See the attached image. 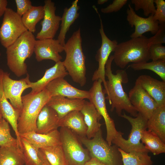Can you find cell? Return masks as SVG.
Returning a JSON list of instances; mask_svg holds the SVG:
<instances>
[{
  "label": "cell",
  "mask_w": 165,
  "mask_h": 165,
  "mask_svg": "<svg viewBox=\"0 0 165 165\" xmlns=\"http://www.w3.org/2000/svg\"><path fill=\"white\" fill-rule=\"evenodd\" d=\"M59 120L56 111L51 107L45 105L37 117L36 132L46 134L57 130L59 127Z\"/></svg>",
  "instance_id": "20"
},
{
  "label": "cell",
  "mask_w": 165,
  "mask_h": 165,
  "mask_svg": "<svg viewBox=\"0 0 165 165\" xmlns=\"http://www.w3.org/2000/svg\"><path fill=\"white\" fill-rule=\"evenodd\" d=\"M0 56H1V53H0Z\"/></svg>",
  "instance_id": "46"
},
{
  "label": "cell",
  "mask_w": 165,
  "mask_h": 165,
  "mask_svg": "<svg viewBox=\"0 0 165 165\" xmlns=\"http://www.w3.org/2000/svg\"><path fill=\"white\" fill-rule=\"evenodd\" d=\"M17 11L16 13L20 17L26 13L32 6L29 0H15Z\"/></svg>",
  "instance_id": "40"
},
{
  "label": "cell",
  "mask_w": 165,
  "mask_h": 165,
  "mask_svg": "<svg viewBox=\"0 0 165 165\" xmlns=\"http://www.w3.org/2000/svg\"><path fill=\"white\" fill-rule=\"evenodd\" d=\"M24 164V155L19 146L0 147V165Z\"/></svg>",
  "instance_id": "27"
},
{
  "label": "cell",
  "mask_w": 165,
  "mask_h": 165,
  "mask_svg": "<svg viewBox=\"0 0 165 165\" xmlns=\"http://www.w3.org/2000/svg\"><path fill=\"white\" fill-rule=\"evenodd\" d=\"M131 2L134 5L136 11L142 9L145 16L153 15L155 13L154 0H131Z\"/></svg>",
  "instance_id": "35"
},
{
  "label": "cell",
  "mask_w": 165,
  "mask_h": 165,
  "mask_svg": "<svg viewBox=\"0 0 165 165\" xmlns=\"http://www.w3.org/2000/svg\"><path fill=\"white\" fill-rule=\"evenodd\" d=\"M43 6L44 15L41 23L42 28L37 34L38 40L53 38L58 30L61 17L55 14L56 7L51 0H46Z\"/></svg>",
  "instance_id": "14"
},
{
  "label": "cell",
  "mask_w": 165,
  "mask_h": 165,
  "mask_svg": "<svg viewBox=\"0 0 165 165\" xmlns=\"http://www.w3.org/2000/svg\"><path fill=\"white\" fill-rule=\"evenodd\" d=\"M151 45L149 38L144 35L118 44L114 51L113 61L122 69L130 63L148 62Z\"/></svg>",
  "instance_id": "5"
},
{
  "label": "cell",
  "mask_w": 165,
  "mask_h": 165,
  "mask_svg": "<svg viewBox=\"0 0 165 165\" xmlns=\"http://www.w3.org/2000/svg\"><path fill=\"white\" fill-rule=\"evenodd\" d=\"M46 89L51 97L59 96L68 98L88 100L90 98L89 91L76 88L63 78L53 80L47 85Z\"/></svg>",
  "instance_id": "17"
},
{
  "label": "cell",
  "mask_w": 165,
  "mask_h": 165,
  "mask_svg": "<svg viewBox=\"0 0 165 165\" xmlns=\"http://www.w3.org/2000/svg\"><path fill=\"white\" fill-rule=\"evenodd\" d=\"M113 59V55L109 56L105 66V76L108 79L106 81V89H103L105 94H107L105 98L111 105L112 112L115 109L117 114L120 116L124 110L131 116L136 117L138 112L131 104L122 86L123 83H127L128 81L127 73L123 69L117 70L116 74L112 73L111 66Z\"/></svg>",
  "instance_id": "1"
},
{
  "label": "cell",
  "mask_w": 165,
  "mask_h": 165,
  "mask_svg": "<svg viewBox=\"0 0 165 165\" xmlns=\"http://www.w3.org/2000/svg\"><path fill=\"white\" fill-rule=\"evenodd\" d=\"M98 15L100 21V27L99 32L101 38V47L98 50L95 56L96 61L98 62V66L95 71L92 77V80L95 81L99 79L103 82L106 89V81L105 79V66L107 62L111 52L114 51L118 44L117 40H111L106 35L104 29L100 15L97 9H95Z\"/></svg>",
  "instance_id": "12"
},
{
  "label": "cell",
  "mask_w": 165,
  "mask_h": 165,
  "mask_svg": "<svg viewBox=\"0 0 165 165\" xmlns=\"http://www.w3.org/2000/svg\"><path fill=\"white\" fill-rule=\"evenodd\" d=\"M20 138L21 146L26 165H45L39 157L37 149L24 138Z\"/></svg>",
  "instance_id": "32"
},
{
  "label": "cell",
  "mask_w": 165,
  "mask_h": 165,
  "mask_svg": "<svg viewBox=\"0 0 165 165\" xmlns=\"http://www.w3.org/2000/svg\"><path fill=\"white\" fill-rule=\"evenodd\" d=\"M51 97L46 88L38 93L30 92L22 96V107L18 119L19 134L36 132L37 117Z\"/></svg>",
  "instance_id": "4"
},
{
  "label": "cell",
  "mask_w": 165,
  "mask_h": 165,
  "mask_svg": "<svg viewBox=\"0 0 165 165\" xmlns=\"http://www.w3.org/2000/svg\"><path fill=\"white\" fill-rule=\"evenodd\" d=\"M39 150L50 165H68L61 144Z\"/></svg>",
  "instance_id": "31"
},
{
  "label": "cell",
  "mask_w": 165,
  "mask_h": 165,
  "mask_svg": "<svg viewBox=\"0 0 165 165\" xmlns=\"http://www.w3.org/2000/svg\"><path fill=\"white\" fill-rule=\"evenodd\" d=\"M84 165H105L97 159L91 158L86 161Z\"/></svg>",
  "instance_id": "42"
},
{
  "label": "cell",
  "mask_w": 165,
  "mask_h": 165,
  "mask_svg": "<svg viewBox=\"0 0 165 165\" xmlns=\"http://www.w3.org/2000/svg\"><path fill=\"white\" fill-rule=\"evenodd\" d=\"M78 0L73 1L69 8H64L61 17V27L57 40L63 46L65 44L66 34L70 27L79 17V15L78 11L80 7L78 5Z\"/></svg>",
  "instance_id": "25"
},
{
  "label": "cell",
  "mask_w": 165,
  "mask_h": 165,
  "mask_svg": "<svg viewBox=\"0 0 165 165\" xmlns=\"http://www.w3.org/2000/svg\"><path fill=\"white\" fill-rule=\"evenodd\" d=\"M35 41L33 33L27 31L6 48L7 65L16 76L21 77L27 73L25 61L34 53Z\"/></svg>",
  "instance_id": "3"
},
{
  "label": "cell",
  "mask_w": 165,
  "mask_h": 165,
  "mask_svg": "<svg viewBox=\"0 0 165 165\" xmlns=\"http://www.w3.org/2000/svg\"><path fill=\"white\" fill-rule=\"evenodd\" d=\"M80 111L83 116L87 127L86 137L91 139L101 129L102 124L100 123V120L102 117L94 105L86 100Z\"/></svg>",
  "instance_id": "22"
},
{
  "label": "cell",
  "mask_w": 165,
  "mask_h": 165,
  "mask_svg": "<svg viewBox=\"0 0 165 165\" xmlns=\"http://www.w3.org/2000/svg\"><path fill=\"white\" fill-rule=\"evenodd\" d=\"M38 153L39 157L43 162L45 165H50L46 159L44 155L39 149L38 152Z\"/></svg>",
  "instance_id": "43"
},
{
  "label": "cell",
  "mask_w": 165,
  "mask_h": 165,
  "mask_svg": "<svg viewBox=\"0 0 165 165\" xmlns=\"http://www.w3.org/2000/svg\"><path fill=\"white\" fill-rule=\"evenodd\" d=\"M122 157L123 165H152L148 152L133 151L126 152L118 148Z\"/></svg>",
  "instance_id": "30"
},
{
  "label": "cell",
  "mask_w": 165,
  "mask_h": 165,
  "mask_svg": "<svg viewBox=\"0 0 165 165\" xmlns=\"http://www.w3.org/2000/svg\"><path fill=\"white\" fill-rule=\"evenodd\" d=\"M38 149L61 145L60 132L57 130L47 134H41L31 132L19 134Z\"/></svg>",
  "instance_id": "23"
},
{
  "label": "cell",
  "mask_w": 165,
  "mask_h": 165,
  "mask_svg": "<svg viewBox=\"0 0 165 165\" xmlns=\"http://www.w3.org/2000/svg\"><path fill=\"white\" fill-rule=\"evenodd\" d=\"M29 75L19 80L12 79L10 73L4 72L2 79V85L5 96L19 115L22 107V94L26 89L31 87Z\"/></svg>",
  "instance_id": "11"
},
{
  "label": "cell",
  "mask_w": 165,
  "mask_h": 165,
  "mask_svg": "<svg viewBox=\"0 0 165 165\" xmlns=\"http://www.w3.org/2000/svg\"><path fill=\"white\" fill-rule=\"evenodd\" d=\"M0 27V42L6 48L27 31L21 17L12 9L7 8Z\"/></svg>",
  "instance_id": "10"
},
{
  "label": "cell",
  "mask_w": 165,
  "mask_h": 165,
  "mask_svg": "<svg viewBox=\"0 0 165 165\" xmlns=\"http://www.w3.org/2000/svg\"><path fill=\"white\" fill-rule=\"evenodd\" d=\"M88 150L91 158H95L105 165H123L121 154L116 145H109L104 139L100 129L92 138L79 137Z\"/></svg>",
  "instance_id": "6"
},
{
  "label": "cell",
  "mask_w": 165,
  "mask_h": 165,
  "mask_svg": "<svg viewBox=\"0 0 165 165\" xmlns=\"http://www.w3.org/2000/svg\"><path fill=\"white\" fill-rule=\"evenodd\" d=\"M150 59L152 61L165 60V46L161 44L151 45L149 49Z\"/></svg>",
  "instance_id": "36"
},
{
  "label": "cell",
  "mask_w": 165,
  "mask_h": 165,
  "mask_svg": "<svg viewBox=\"0 0 165 165\" xmlns=\"http://www.w3.org/2000/svg\"><path fill=\"white\" fill-rule=\"evenodd\" d=\"M156 11L153 18L159 24H165V2L163 0H154Z\"/></svg>",
  "instance_id": "37"
},
{
  "label": "cell",
  "mask_w": 165,
  "mask_h": 165,
  "mask_svg": "<svg viewBox=\"0 0 165 165\" xmlns=\"http://www.w3.org/2000/svg\"><path fill=\"white\" fill-rule=\"evenodd\" d=\"M85 101L83 99L68 98L59 96H53L51 97L46 105L56 111L60 119L72 111H80Z\"/></svg>",
  "instance_id": "19"
},
{
  "label": "cell",
  "mask_w": 165,
  "mask_h": 165,
  "mask_svg": "<svg viewBox=\"0 0 165 165\" xmlns=\"http://www.w3.org/2000/svg\"><path fill=\"white\" fill-rule=\"evenodd\" d=\"M25 165V164H24V165Z\"/></svg>",
  "instance_id": "47"
},
{
  "label": "cell",
  "mask_w": 165,
  "mask_h": 165,
  "mask_svg": "<svg viewBox=\"0 0 165 165\" xmlns=\"http://www.w3.org/2000/svg\"><path fill=\"white\" fill-rule=\"evenodd\" d=\"M141 140L145 148L156 155L165 152V143L154 133L145 130L142 134Z\"/></svg>",
  "instance_id": "28"
},
{
  "label": "cell",
  "mask_w": 165,
  "mask_h": 165,
  "mask_svg": "<svg viewBox=\"0 0 165 165\" xmlns=\"http://www.w3.org/2000/svg\"><path fill=\"white\" fill-rule=\"evenodd\" d=\"M127 1V0H114L106 7L101 8V12L104 13L118 12L126 4Z\"/></svg>",
  "instance_id": "38"
},
{
  "label": "cell",
  "mask_w": 165,
  "mask_h": 165,
  "mask_svg": "<svg viewBox=\"0 0 165 165\" xmlns=\"http://www.w3.org/2000/svg\"><path fill=\"white\" fill-rule=\"evenodd\" d=\"M59 127L69 128L79 137H86L87 127L79 111H72L60 119Z\"/></svg>",
  "instance_id": "24"
},
{
  "label": "cell",
  "mask_w": 165,
  "mask_h": 165,
  "mask_svg": "<svg viewBox=\"0 0 165 165\" xmlns=\"http://www.w3.org/2000/svg\"><path fill=\"white\" fill-rule=\"evenodd\" d=\"M44 15L43 6H32L22 16L21 19L27 30L33 33L36 31V24L43 19Z\"/></svg>",
  "instance_id": "29"
},
{
  "label": "cell",
  "mask_w": 165,
  "mask_h": 165,
  "mask_svg": "<svg viewBox=\"0 0 165 165\" xmlns=\"http://www.w3.org/2000/svg\"><path fill=\"white\" fill-rule=\"evenodd\" d=\"M100 79L94 81L89 92L90 98L89 100L92 103L104 120L106 126L107 135L106 141L112 145V141L118 131L116 128L114 120L109 115L106 108L105 97Z\"/></svg>",
  "instance_id": "9"
},
{
  "label": "cell",
  "mask_w": 165,
  "mask_h": 165,
  "mask_svg": "<svg viewBox=\"0 0 165 165\" xmlns=\"http://www.w3.org/2000/svg\"><path fill=\"white\" fill-rule=\"evenodd\" d=\"M151 45L165 43V24H159V29L153 36L149 38Z\"/></svg>",
  "instance_id": "39"
},
{
  "label": "cell",
  "mask_w": 165,
  "mask_h": 165,
  "mask_svg": "<svg viewBox=\"0 0 165 165\" xmlns=\"http://www.w3.org/2000/svg\"><path fill=\"white\" fill-rule=\"evenodd\" d=\"M7 0H0V18L3 16L7 8Z\"/></svg>",
  "instance_id": "41"
},
{
  "label": "cell",
  "mask_w": 165,
  "mask_h": 165,
  "mask_svg": "<svg viewBox=\"0 0 165 165\" xmlns=\"http://www.w3.org/2000/svg\"><path fill=\"white\" fill-rule=\"evenodd\" d=\"M148 130L156 134L165 143V105L158 107L148 119Z\"/></svg>",
  "instance_id": "26"
},
{
  "label": "cell",
  "mask_w": 165,
  "mask_h": 165,
  "mask_svg": "<svg viewBox=\"0 0 165 165\" xmlns=\"http://www.w3.org/2000/svg\"><path fill=\"white\" fill-rule=\"evenodd\" d=\"M129 100L136 111L147 119L158 107L154 99L138 84L130 90Z\"/></svg>",
  "instance_id": "13"
},
{
  "label": "cell",
  "mask_w": 165,
  "mask_h": 165,
  "mask_svg": "<svg viewBox=\"0 0 165 165\" xmlns=\"http://www.w3.org/2000/svg\"><path fill=\"white\" fill-rule=\"evenodd\" d=\"M139 84L156 101L158 107L165 105V82L147 75H141L135 82Z\"/></svg>",
  "instance_id": "18"
},
{
  "label": "cell",
  "mask_w": 165,
  "mask_h": 165,
  "mask_svg": "<svg viewBox=\"0 0 165 165\" xmlns=\"http://www.w3.org/2000/svg\"><path fill=\"white\" fill-rule=\"evenodd\" d=\"M120 117L128 121L131 126V130L127 140L123 137L122 132L118 131L112 144L126 152L133 151L149 152L140 142L142 132L147 129L148 119L139 112L134 118L127 115L124 112Z\"/></svg>",
  "instance_id": "7"
},
{
  "label": "cell",
  "mask_w": 165,
  "mask_h": 165,
  "mask_svg": "<svg viewBox=\"0 0 165 165\" xmlns=\"http://www.w3.org/2000/svg\"><path fill=\"white\" fill-rule=\"evenodd\" d=\"M68 73L64 66L63 61H60L56 63L53 67L46 71L43 76L35 82H31L30 93H38L46 88L47 85L53 80L66 76Z\"/></svg>",
  "instance_id": "21"
},
{
  "label": "cell",
  "mask_w": 165,
  "mask_h": 165,
  "mask_svg": "<svg viewBox=\"0 0 165 165\" xmlns=\"http://www.w3.org/2000/svg\"><path fill=\"white\" fill-rule=\"evenodd\" d=\"M18 146L17 139L10 133L9 124L2 118L0 120V147Z\"/></svg>",
  "instance_id": "34"
},
{
  "label": "cell",
  "mask_w": 165,
  "mask_h": 165,
  "mask_svg": "<svg viewBox=\"0 0 165 165\" xmlns=\"http://www.w3.org/2000/svg\"><path fill=\"white\" fill-rule=\"evenodd\" d=\"M60 132L61 145L68 165H84L91 158L78 137L71 130L61 127Z\"/></svg>",
  "instance_id": "8"
},
{
  "label": "cell",
  "mask_w": 165,
  "mask_h": 165,
  "mask_svg": "<svg viewBox=\"0 0 165 165\" xmlns=\"http://www.w3.org/2000/svg\"><path fill=\"white\" fill-rule=\"evenodd\" d=\"M80 28L73 32L64 46V66L73 81L81 86L86 83L85 57L82 47Z\"/></svg>",
  "instance_id": "2"
},
{
  "label": "cell",
  "mask_w": 165,
  "mask_h": 165,
  "mask_svg": "<svg viewBox=\"0 0 165 165\" xmlns=\"http://www.w3.org/2000/svg\"><path fill=\"white\" fill-rule=\"evenodd\" d=\"M2 118V116L1 115V113H0V120Z\"/></svg>",
  "instance_id": "45"
},
{
  "label": "cell",
  "mask_w": 165,
  "mask_h": 165,
  "mask_svg": "<svg viewBox=\"0 0 165 165\" xmlns=\"http://www.w3.org/2000/svg\"><path fill=\"white\" fill-rule=\"evenodd\" d=\"M108 0H98L97 1V4L98 5H102L108 1Z\"/></svg>",
  "instance_id": "44"
},
{
  "label": "cell",
  "mask_w": 165,
  "mask_h": 165,
  "mask_svg": "<svg viewBox=\"0 0 165 165\" xmlns=\"http://www.w3.org/2000/svg\"><path fill=\"white\" fill-rule=\"evenodd\" d=\"M128 6L126 11L127 20L131 28L135 27L134 31L130 36L131 38L141 37L148 32L154 35L157 33L159 24L158 21L153 20V15H150L146 18L141 17L137 14L130 4Z\"/></svg>",
  "instance_id": "15"
},
{
  "label": "cell",
  "mask_w": 165,
  "mask_h": 165,
  "mask_svg": "<svg viewBox=\"0 0 165 165\" xmlns=\"http://www.w3.org/2000/svg\"><path fill=\"white\" fill-rule=\"evenodd\" d=\"M128 68H130L135 71L151 70L159 76L163 81L165 82V60L133 63L129 65L127 67Z\"/></svg>",
  "instance_id": "33"
},
{
  "label": "cell",
  "mask_w": 165,
  "mask_h": 165,
  "mask_svg": "<svg viewBox=\"0 0 165 165\" xmlns=\"http://www.w3.org/2000/svg\"><path fill=\"white\" fill-rule=\"evenodd\" d=\"M64 51V46L57 39L48 38L36 40L34 53L38 62L50 60L57 63L62 59L59 53Z\"/></svg>",
  "instance_id": "16"
}]
</instances>
